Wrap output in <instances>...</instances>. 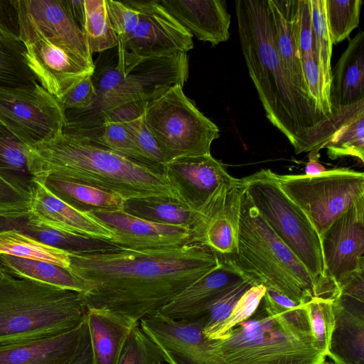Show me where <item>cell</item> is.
<instances>
[{"instance_id":"cell-13","label":"cell","mask_w":364,"mask_h":364,"mask_svg":"<svg viewBox=\"0 0 364 364\" xmlns=\"http://www.w3.org/2000/svg\"><path fill=\"white\" fill-rule=\"evenodd\" d=\"M320 240L326 273L338 288L364 271V198L338 217Z\"/></svg>"},{"instance_id":"cell-2","label":"cell","mask_w":364,"mask_h":364,"mask_svg":"<svg viewBox=\"0 0 364 364\" xmlns=\"http://www.w3.org/2000/svg\"><path fill=\"white\" fill-rule=\"evenodd\" d=\"M239 41L266 117L296 154L320 151L331 136L333 115L320 113L289 82L278 53L267 0H236Z\"/></svg>"},{"instance_id":"cell-16","label":"cell","mask_w":364,"mask_h":364,"mask_svg":"<svg viewBox=\"0 0 364 364\" xmlns=\"http://www.w3.org/2000/svg\"><path fill=\"white\" fill-rule=\"evenodd\" d=\"M335 325L328 354L341 364H364V277L340 287L333 301Z\"/></svg>"},{"instance_id":"cell-38","label":"cell","mask_w":364,"mask_h":364,"mask_svg":"<svg viewBox=\"0 0 364 364\" xmlns=\"http://www.w3.org/2000/svg\"><path fill=\"white\" fill-rule=\"evenodd\" d=\"M334 299L314 297L304 304L311 334L318 348L326 355L335 325Z\"/></svg>"},{"instance_id":"cell-14","label":"cell","mask_w":364,"mask_h":364,"mask_svg":"<svg viewBox=\"0 0 364 364\" xmlns=\"http://www.w3.org/2000/svg\"><path fill=\"white\" fill-rule=\"evenodd\" d=\"M139 11V21L124 44L142 57L186 53L193 48V36L161 5L159 0H128Z\"/></svg>"},{"instance_id":"cell-49","label":"cell","mask_w":364,"mask_h":364,"mask_svg":"<svg viewBox=\"0 0 364 364\" xmlns=\"http://www.w3.org/2000/svg\"><path fill=\"white\" fill-rule=\"evenodd\" d=\"M0 32L20 40L17 0H0Z\"/></svg>"},{"instance_id":"cell-48","label":"cell","mask_w":364,"mask_h":364,"mask_svg":"<svg viewBox=\"0 0 364 364\" xmlns=\"http://www.w3.org/2000/svg\"><path fill=\"white\" fill-rule=\"evenodd\" d=\"M30 196L0 177V216H20L29 213Z\"/></svg>"},{"instance_id":"cell-29","label":"cell","mask_w":364,"mask_h":364,"mask_svg":"<svg viewBox=\"0 0 364 364\" xmlns=\"http://www.w3.org/2000/svg\"><path fill=\"white\" fill-rule=\"evenodd\" d=\"M333 132L325 147L328 158L345 156L364 162V99L348 106L335 108Z\"/></svg>"},{"instance_id":"cell-10","label":"cell","mask_w":364,"mask_h":364,"mask_svg":"<svg viewBox=\"0 0 364 364\" xmlns=\"http://www.w3.org/2000/svg\"><path fill=\"white\" fill-rule=\"evenodd\" d=\"M279 186L306 215L319 236L342 213L364 198V173L348 168L316 176L279 175Z\"/></svg>"},{"instance_id":"cell-41","label":"cell","mask_w":364,"mask_h":364,"mask_svg":"<svg viewBox=\"0 0 364 364\" xmlns=\"http://www.w3.org/2000/svg\"><path fill=\"white\" fill-rule=\"evenodd\" d=\"M158 346L139 325L132 331L117 364H165Z\"/></svg>"},{"instance_id":"cell-9","label":"cell","mask_w":364,"mask_h":364,"mask_svg":"<svg viewBox=\"0 0 364 364\" xmlns=\"http://www.w3.org/2000/svg\"><path fill=\"white\" fill-rule=\"evenodd\" d=\"M143 115L164 164L181 157L210 155L212 142L220 136L218 126L198 110L180 85L147 101Z\"/></svg>"},{"instance_id":"cell-8","label":"cell","mask_w":364,"mask_h":364,"mask_svg":"<svg viewBox=\"0 0 364 364\" xmlns=\"http://www.w3.org/2000/svg\"><path fill=\"white\" fill-rule=\"evenodd\" d=\"M240 180L260 215L306 268L319 297L336 299L340 290L326 273L320 236L282 190L275 173L262 168Z\"/></svg>"},{"instance_id":"cell-25","label":"cell","mask_w":364,"mask_h":364,"mask_svg":"<svg viewBox=\"0 0 364 364\" xmlns=\"http://www.w3.org/2000/svg\"><path fill=\"white\" fill-rule=\"evenodd\" d=\"M84 319L58 336L1 346L0 364H68L76 352Z\"/></svg>"},{"instance_id":"cell-17","label":"cell","mask_w":364,"mask_h":364,"mask_svg":"<svg viewBox=\"0 0 364 364\" xmlns=\"http://www.w3.org/2000/svg\"><path fill=\"white\" fill-rule=\"evenodd\" d=\"M89 213L110 229L113 237L109 242L114 247L159 249L195 242L191 231L187 228L149 221L123 210Z\"/></svg>"},{"instance_id":"cell-26","label":"cell","mask_w":364,"mask_h":364,"mask_svg":"<svg viewBox=\"0 0 364 364\" xmlns=\"http://www.w3.org/2000/svg\"><path fill=\"white\" fill-rule=\"evenodd\" d=\"M331 99L333 109L364 99V32L349 40L332 71Z\"/></svg>"},{"instance_id":"cell-15","label":"cell","mask_w":364,"mask_h":364,"mask_svg":"<svg viewBox=\"0 0 364 364\" xmlns=\"http://www.w3.org/2000/svg\"><path fill=\"white\" fill-rule=\"evenodd\" d=\"M244 191L240 178L221 183L197 210L198 242L208 246L221 257H234L236 254Z\"/></svg>"},{"instance_id":"cell-45","label":"cell","mask_w":364,"mask_h":364,"mask_svg":"<svg viewBox=\"0 0 364 364\" xmlns=\"http://www.w3.org/2000/svg\"><path fill=\"white\" fill-rule=\"evenodd\" d=\"M108 14L118 43L124 44L139 21V11L126 1L106 0Z\"/></svg>"},{"instance_id":"cell-7","label":"cell","mask_w":364,"mask_h":364,"mask_svg":"<svg viewBox=\"0 0 364 364\" xmlns=\"http://www.w3.org/2000/svg\"><path fill=\"white\" fill-rule=\"evenodd\" d=\"M234 259L239 268L257 283L299 304L319 297L306 268L260 215L245 188Z\"/></svg>"},{"instance_id":"cell-11","label":"cell","mask_w":364,"mask_h":364,"mask_svg":"<svg viewBox=\"0 0 364 364\" xmlns=\"http://www.w3.org/2000/svg\"><path fill=\"white\" fill-rule=\"evenodd\" d=\"M0 122L32 147L63 133L65 111L39 83L33 87L0 88Z\"/></svg>"},{"instance_id":"cell-37","label":"cell","mask_w":364,"mask_h":364,"mask_svg":"<svg viewBox=\"0 0 364 364\" xmlns=\"http://www.w3.org/2000/svg\"><path fill=\"white\" fill-rule=\"evenodd\" d=\"M326 18L331 42L338 44L348 38L360 22L362 0H325Z\"/></svg>"},{"instance_id":"cell-39","label":"cell","mask_w":364,"mask_h":364,"mask_svg":"<svg viewBox=\"0 0 364 364\" xmlns=\"http://www.w3.org/2000/svg\"><path fill=\"white\" fill-rule=\"evenodd\" d=\"M257 284L259 283L256 280L248 277L229 289L211 304L205 316L203 328V333L208 339L214 338L241 296L252 286Z\"/></svg>"},{"instance_id":"cell-6","label":"cell","mask_w":364,"mask_h":364,"mask_svg":"<svg viewBox=\"0 0 364 364\" xmlns=\"http://www.w3.org/2000/svg\"><path fill=\"white\" fill-rule=\"evenodd\" d=\"M86 310L80 292L0 269V347L67 333Z\"/></svg>"},{"instance_id":"cell-3","label":"cell","mask_w":364,"mask_h":364,"mask_svg":"<svg viewBox=\"0 0 364 364\" xmlns=\"http://www.w3.org/2000/svg\"><path fill=\"white\" fill-rule=\"evenodd\" d=\"M28 166L35 179L52 175L126 200L161 196L178 199L163 166L129 158L94 141L63 132L30 147Z\"/></svg>"},{"instance_id":"cell-40","label":"cell","mask_w":364,"mask_h":364,"mask_svg":"<svg viewBox=\"0 0 364 364\" xmlns=\"http://www.w3.org/2000/svg\"><path fill=\"white\" fill-rule=\"evenodd\" d=\"M90 140L129 158L151 164L142 157L124 124L109 117L103 118L98 133Z\"/></svg>"},{"instance_id":"cell-5","label":"cell","mask_w":364,"mask_h":364,"mask_svg":"<svg viewBox=\"0 0 364 364\" xmlns=\"http://www.w3.org/2000/svg\"><path fill=\"white\" fill-rule=\"evenodd\" d=\"M206 346L209 364H316L325 357L304 305L281 311L265 295L250 317Z\"/></svg>"},{"instance_id":"cell-20","label":"cell","mask_w":364,"mask_h":364,"mask_svg":"<svg viewBox=\"0 0 364 364\" xmlns=\"http://www.w3.org/2000/svg\"><path fill=\"white\" fill-rule=\"evenodd\" d=\"M29 213L38 220L73 235L108 242L113 237L112 232L102 222L91 213L69 205L36 179L30 193Z\"/></svg>"},{"instance_id":"cell-1","label":"cell","mask_w":364,"mask_h":364,"mask_svg":"<svg viewBox=\"0 0 364 364\" xmlns=\"http://www.w3.org/2000/svg\"><path fill=\"white\" fill-rule=\"evenodd\" d=\"M221 262L210 247L197 242L159 249L112 246L73 252L69 272L84 287L86 309H107L139 323Z\"/></svg>"},{"instance_id":"cell-35","label":"cell","mask_w":364,"mask_h":364,"mask_svg":"<svg viewBox=\"0 0 364 364\" xmlns=\"http://www.w3.org/2000/svg\"><path fill=\"white\" fill-rule=\"evenodd\" d=\"M38 83L28 65L24 44L0 32V88L33 87Z\"/></svg>"},{"instance_id":"cell-42","label":"cell","mask_w":364,"mask_h":364,"mask_svg":"<svg viewBox=\"0 0 364 364\" xmlns=\"http://www.w3.org/2000/svg\"><path fill=\"white\" fill-rule=\"evenodd\" d=\"M301 60L309 95L314 101L317 110L326 118H332L333 109L331 89L327 86L317 63L313 58H306Z\"/></svg>"},{"instance_id":"cell-24","label":"cell","mask_w":364,"mask_h":364,"mask_svg":"<svg viewBox=\"0 0 364 364\" xmlns=\"http://www.w3.org/2000/svg\"><path fill=\"white\" fill-rule=\"evenodd\" d=\"M93 364H117L133 328L132 319L103 308H87Z\"/></svg>"},{"instance_id":"cell-50","label":"cell","mask_w":364,"mask_h":364,"mask_svg":"<svg viewBox=\"0 0 364 364\" xmlns=\"http://www.w3.org/2000/svg\"><path fill=\"white\" fill-rule=\"evenodd\" d=\"M68 364H93L90 340L85 317L76 352Z\"/></svg>"},{"instance_id":"cell-12","label":"cell","mask_w":364,"mask_h":364,"mask_svg":"<svg viewBox=\"0 0 364 364\" xmlns=\"http://www.w3.org/2000/svg\"><path fill=\"white\" fill-rule=\"evenodd\" d=\"M20 40L39 84L58 100L95 73V63L72 48L48 40L19 18Z\"/></svg>"},{"instance_id":"cell-31","label":"cell","mask_w":364,"mask_h":364,"mask_svg":"<svg viewBox=\"0 0 364 364\" xmlns=\"http://www.w3.org/2000/svg\"><path fill=\"white\" fill-rule=\"evenodd\" d=\"M30 147L0 122V177L30 196L35 177L28 166Z\"/></svg>"},{"instance_id":"cell-30","label":"cell","mask_w":364,"mask_h":364,"mask_svg":"<svg viewBox=\"0 0 364 364\" xmlns=\"http://www.w3.org/2000/svg\"><path fill=\"white\" fill-rule=\"evenodd\" d=\"M123 210L149 221L187 228L197 242L198 213L177 198L161 196L127 199Z\"/></svg>"},{"instance_id":"cell-44","label":"cell","mask_w":364,"mask_h":364,"mask_svg":"<svg viewBox=\"0 0 364 364\" xmlns=\"http://www.w3.org/2000/svg\"><path fill=\"white\" fill-rule=\"evenodd\" d=\"M265 291L266 287L262 284H254L247 289L241 296L213 340L221 338L237 324L250 317L257 309Z\"/></svg>"},{"instance_id":"cell-36","label":"cell","mask_w":364,"mask_h":364,"mask_svg":"<svg viewBox=\"0 0 364 364\" xmlns=\"http://www.w3.org/2000/svg\"><path fill=\"white\" fill-rule=\"evenodd\" d=\"M316 60L327 85L331 88L333 43L326 18L325 0H310Z\"/></svg>"},{"instance_id":"cell-47","label":"cell","mask_w":364,"mask_h":364,"mask_svg":"<svg viewBox=\"0 0 364 364\" xmlns=\"http://www.w3.org/2000/svg\"><path fill=\"white\" fill-rule=\"evenodd\" d=\"M297 37L301 60L306 58H313L316 62L310 0H299Z\"/></svg>"},{"instance_id":"cell-34","label":"cell","mask_w":364,"mask_h":364,"mask_svg":"<svg viewBox=\"0 0 364 364\" xmlns=\"http://www.w3.org/2000/svg\"><path fill=\"white\" fill-rule=\"evenodd\" d=\"M76 22L92 55L118 46V38L109 19L106 0H83L82 11Z\"/></svg>"},{"instance_id":"cell-32","label":"cell","mask_w":364,"mask_h":364,"mask_svg":"<svg viewBox=\"0 0 364 364\" xmlns=\"http://www.w3.org/2000/svg\"><path fill=\"white\" fill-rule=\"evenodd\" d=\"M0 269L16 275L82 293L81 282L58 265L9 255H0Z\"/></svg>"},{"instance_id":"cell-19","label":"cell","mask_w":364,"mask_h":364,"mask_svg":"<svg viewBox=\"0 0 364 364\" xmlns=\"http://www.w3.org/2000/svg\"><path fill=\"white\" fill-rule=\"evenodd\" d=\"M163 167L179 200L193 210H197L220 184L236 179L211 154L178 158Z\"/></svg>"},{"instance_id":"cell-4","label":"cell","mask_w":364,"mask_h":364,"mask_svg":"<svg viewBox=\"0 0 364 364\" xmlns=\"http://www.w3.org/2000/svg\"><path fill=\"white\" fill-rule=\"evenodd\" d=\"M114 58L100 66L92 75L97 100L87 109L65 110L63 133L93 139L103 117L114 109L131 103L145 102L169 87H183L188 77L186 53L142 57L118 43Z\"/></svg>"},{"instance_id":"cell-43","label":"cell","mask_w":364,"mask_h":364,"mask_svg":"<svg viewBox=\"0 0 364 364\" xmlns=\"http://www.w3.org/2000/svg\"><path fill=\"white\" fill-rule=\"evenodd\" d=\"M122 123L130 134L142 157L151 164L163 166L164 156L154 135L144 121L143 114Z\"/></svg>"},{"instance_id":"cell-22","label":"cell","mask_w":364,"mask_h":364,"mask_svg":"<svg viewBox=\"0 0 364 364\" xmlns=\"http://www.w3.org/2000/svg\"><path fill=\"white\" fill-rule=\"evenodd\" d=\"M167 11L193 36L213 46L230 36V14L224 0H159Z\"/></svg>"},{"instance_id":"cell-18","label":"cell","mask_w":364,"mask_h":364,"mask_svg":"<svg viewBox=\"0 0 364 364\" xmlns=\"http://www.w3.org/2000/svg\"><path fill=\"white\" fill-rule=\"evenodd\" d=\"M248 277H250L239 268L233 257H222L218 268L189 285L159 311L175 321L203 318L217 299Z\"/></svg>"},{"instance_id":"cell-27","label":"cell","mask_w":364,"mask_h":364,"mask_svg":"<svg viewBox=\"0 0 364 364\" xmlns=\"http://www.w3.org/2000/svg\"><path fill=\"white\" fill-rule=\"evenodd\" d=\"M56 197L85 213L122 210L126 200L114 193L58 176L48 175L36 179Z\"/></svg>"},{"instance_id":"cell-23","label":"cell","mask_w":364,"mask_h":364,"mask_svg":"<svg viewBox=\"0 0 364 364\" xmlns=\"http://www.w3.org/2000/svg\"><path fill=\"white\" fill-rule=\"evenodd\" d=\"M267 2L277 48L284 72L291 84L314 102L309 95L299 49L297 21L299 0H267Z\"/></svg>"},{"instance_id":"cell-33","label":"cell","mask_w":364,"mask_h":364,"mask_svg":"<svg viewBox=\"0 0 364 364\" xmlns=\"http://www.w3.org/2000/svg\"><path fill=\"white\" fill-rule=\"evenodd\" d=\"M53 264L70 271L73 252L41 242L16 230L0 231V255Z\"/></svg>"},{"instance_id":"cell-46","label":"cell","mask_w":364,"mask_h":364,"mask_svg":"<svg viewBox=\"0 0 364 364\" xmlns=\"http://www.w3.org/2000/svg\"><path fill=\"white\" fill-rule=\"evenodd\" d=\"M97 95L92 76H87L73 86L58 101L64 111L87 109L95 102Z\"/></svg>"},{"instance_id":"cell-51","label":"cell","mask_w":364,"mask_h":364,"mask_svg":"<svg viewBox=\"0 0 364 364\" xmlns=\"http://www.w3.org/2000/svg\"><path fill=\"white\" fill-rule=\"evenodd\" d=\"M309 161L306 163L304 168L305 174L307 176H316L327 171L318 161L319 151H311L309 152Z\"/></svg>"},{"instance_id":"cell-52","label":"cell","mask_w":364,"mask_h":364,"mask_svg":"<svg viewBox=\"0 0 364 364\" xmlns=\"http://www.w3.org/2000/svg\"><path fill=\"white\" fill-rule=\"evenodd\" d=\"M316 364H341L339 361L329 355H325L324 358Z\"/></svg>"},{"instance_id":"cell-21","label":"cell","mask_w":364,"mask_h":364,"mask_svg":"<svg viewBox=\"0 0 364 364\" xmlns=\"http://www.w3.org/2000/svg\"><path fill=\"white\" fill-rule=\"evenodd\" d=\"M19 18L46 38L92 60L85 38L66 0H17Z\"/></svg>"},{"instance_id":"cell-28","label":"cell","mask_w":364,"mask_h":364,"mask_svg":"<svg viewBox=\"0 0 364 364\" xmlns=\"http://www.w3.org/2000/svg\"><path fill=\"white\" fill-rule=\"evenodd\" d=\"M16 230L31 237L59 249L84 252L112 247L102 240L73 235L56 229L31 215L0 216V231Z\"/></svg>"}]
</instances>
